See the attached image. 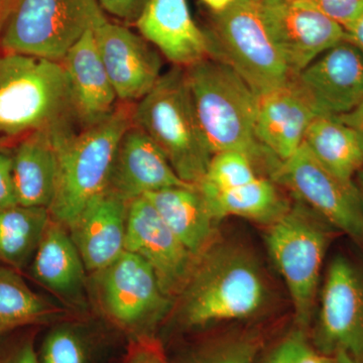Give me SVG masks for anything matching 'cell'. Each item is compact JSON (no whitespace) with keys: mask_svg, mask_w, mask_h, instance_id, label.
Wrapping results in <instances>:
<instances>
[{"mask_svg":"<svg viewBox=\"0 0 363 363\" xmlns=\"http://www.w3.org/2000/svg\"><path fill=\"white\" fill-rule=\"evenodd\" d=\"M0 363H40L33 341L18 344L13 350L0 357Z\"/></svg>","mask_w":363,"mask_h":363,"instance_id":"36","label":"cell"},{"mask_svg":"<svg viewBox=\"0 0 363 363\" xmlns=\"http://www.w3.org/2000/svg\"><path fill=\"white\" fill-rule=\"evenodd\" d=\"M201 194L216 223L236 216L269 225L291 206L279 185L264 176L227 190Z\"/></svg>","mask_w":363,"mask_h":363,"instance_id":"24","label":"cell"},{"mask_svg":"<svg viewBox=\"0 0 363 363\" xmlns=\"http://www.w3.org/2000/svg\"><path fill=\"white\" fill-rule=\"evenodd\" d=\"M130 201L105 189L67 227L87 272L102 271L125 252Z\"/></svg>","mask_w":363,"mask_h":363,"instance_id":"16","label":"cell"},{"mask_svg":"<svg viewBox=\"0 0 363 363\" xmlns=\"http://www.w3.org/2000/svg\"><path fill=\"white\" fill-rule=\"evenodd\" d=\"M303 340L304 336L301 332L292 334L272 351L264 363H294Z\"/></svg>","mask_w":363,"mask_h":363,"instance_id":"35","label":"cell"},{"mask_svg":"<svg viewBox=\"0 0 363 363\" xmlns=\"http://www.w3.org/2000/svg\"><path fill=\"white\" fill-rule=\"evenodd\" d=\"M93 30L86 32L60 61L68 80L74 116L80 130L104 121L119 104Z\"/></svg>","mask_w":363,"mask_h":363,"instance_id":"19","label":"cell"},{"mask_svg":"<svg viewBox=\"0 0 363 363\" xmlns=\"http://www.w3.org/2000/svg\"><path fill=\"white\" fill-rule=\"evenodd\" d=\"M40 363H87L84 341L71 327L52 329L43 343Z\"/></svg>","mask_w":363,"mask_h":363,"instance_id":"29","label":"cell"},{"mask_svg":"<svg viewBox=\"0 0 363 363\" xmlns=\"http://www.w3.org/2000/svg\"><path fill=\"white\" fill-rule=\"evenodd\" d=\"M18 205L13 179V157L9 147L0 149V209Z\"/></svg>","mask_w":363,"mask_h":363,"instance_id":"33","label":"cell"},{"mask_svg":"<svg viewBox=\"0 0 363 363\" xmlns=\"http://www.w3.org/2000/svg\"><path fill=\"white\" fill-rule=\"evenodd\" d=\"M315 342L325 354L343 352L363 363V274L345 257L327 271Z\"/></svg>","mask_w":363,"mask_h":363,"instance_id":"12","label":"cell"},{"mask_svg":"<svg viewBox=\"0 0 363 363\" xmlns=\"http://www.w3.org/2000/svg\"><path fill=\"white\" fill-rule=\"evenodd\" d=\"M105 21L98 0H16L0 49L60 62L86 32Z\"/></svg>","mask_w":363,"mask_h":363,"instance_id":"8","label":"cell"},{"mask_svg":"<svg viewBox=\"0 0 363 363\" xmlns=\"http://www.w3.org/2000/svg\"><path fill=\"white\" fill-rule=\"evenodd\" d=\"M346 32V40L357 48L363 56V14Z\"/></svg>","mask_w":363,"mask_h":363,"instance_id":"39","label":"cell"},{"mask_svg":"<svg viewBox=\"0 0 363 363\" xmlns=\"http://www.w3.org/2000/svg\"><path fill=\"white\" fill-rule=\"evenodd\" d=\"M9 143H11V140L0 138V149H2V147H7V145H9Z\"/></svg>","mask_w":363,"mask_h":363,"instance_id":"44","label":"cell"},{"mask_svg":"<svg viewBox=\"0 0 363 363\" xmlns=\"http://www.w3.org/2000/svg\"><path fill=\"white\" fill-rule=\"evenodd\" d=\"M147 0H98L102 11L123 21H135Z\"/></svg>","mask_w":363,"mask_h":363,"instance_id":"34","label":"cell"},{"mask_svg":"<svg viewBox=\"0 0 363 363\" xmlns=\"http://www.w3.org/2000/svg\"><path fill=\"white\" fill-rule=\"evenodd\" d=\"M184 69L196 116L213 156L223 152L247 155L259 173L271 179L281 162L255 135L257 95L219 60L206 58Z\"/></svg>","mask_w":363,"mask_h":363,"instance_id":"1","label":"cell"},{"mask_svg":"<svg viewBox=\"0 0 363 363\" xmlns=\"http://www.w3.org/2000/svg\"><path fill=\"white\" fill-rule=\"evenodd\" d=\"M210 58L233 69L257 95L285 84L292 73L267 33L255 0H234L212 13L205 30Z\"/></svg>","mask_w":363,"mask_h":363,"instance_id":"6","label":"cell"},{"mask_svg":"<svg viewBox=\"0 0 363 363\" xmlns=\"http://www.w3.org/2000/svg\"><path fill=\"white\" fill-rule=\"evenodd\" d=\"M262 176L247 155L238 152L215 154L197 187L203 194L243 185Z\"/></svg>","mask_w":363,"mask_h":363,"instance_id":"28","label":"cell"},{"mask_svg":"<svg viewBox=\"0 0 363 363\" xmlns=\"http://www.w3.org/2000/svg\"><path fill=\"white\" fill-rule=\"evenodd\" d=\"M98 52L119 102L143 99L162 76V58L145 38L105 21L94 28Z\"/></svg>","mask_w":363,"mask_h":363,"instance_id":"15","label":"cell"},{"mask_svg":"<svg viewBox=\"0 0 363 363\" xmlns=\"http://www.w3.org/2000/svg\"><path fill=\"white\" fill-rule=\"evenodd\" d=\"M335 363H359L357 360L353 359L350 355L346 353L339 352L335 354Z\"/></svg>","mask_w":363,"mask_h":363,"instance_id":"42","label":"cell"},{"mask_svg":"<svg viewBox=\"0 0 363 363\" xmlns=\"http://www.w3.org/2000/svg\"><path fill=\"white\" fill-rule=\"evenodd\" d=\"M133 121L156 143L181 180L200 183L213 154L196 116L183 67L162 74L133 105Z\"/></svg>","mask_w":363,"mask_h":363,"instance_id":"5","label":"cell"},{"mask_svg":"<svg viewBox=\"0 0 363 363\" xmlns=\"http://www.w3.org/2000/svg\"><path fill=\"white\" fill-rule=\"evenodd\" d=\"M267 33L294 76L346 40L345 30L311 0L257 2Z\"/></svg>","mask_w":363,"mask_h":363,"instance_id":"11","label":"cell"},{"mask_svg":"<svg viewBox=\"0 0 363 363\" xmlns=\"http://www.w3.org/2000/svg\"><path fill=\"white\" fill-rule=\"evenodd\" d=\"M178 298L181 323L195 328L257 315L267 304L269 290L250 252L214 241L198 257Z\"/></svg>","mask_w":363,"mask_h":363,"instance_id":"2","label":"cell"},{"mask_svg":"<svg viewBox=\"0 0 363 363\" xmlns=\"http://www.w3.org/2000/svg\"><path fill=\"white\" fill-rule=\"evenodd\" d=\"M98 304L109 319L138 336L168 313L171 298L162 292L152 267L138 255L124 252L102 271L95 272Z\"/></svg>","mask_w":363,"mask_h":363,"instance_id":"10","label":"cell"},{"mask_svg":"<svg viewBox=\"0 0 363 363\" xmlns=\"http://www.w3.org/2000/svg\"><path fill=\"white\" fill-rule=\"evenodd\" d=\"M80 128L74 116L68 80L61 63L0 54V138L11 140L35 131Z\"/></svg>","mask_w":363,"mask_h":363,"instance_id":"3","label":"cell"},{"mask_svg":"<svg viewBox=\"0 0 363 363\" xmlns=\"http://www.w3.org/2000/svg\"><path fill=\"white\" fill-rule=\"evenodd\" d=\"M201 1L211 9L212 13H219L230 6L234 0H201Z\"/></svg>","mask_w":363,"mask_h":363,"instance_id":"41","label":"cell"},{"mask_svg":"<svg viewBox=\"0 0 363 363\" xmlns=\"http://www.w3.org/2000/svg\"><path fill=\"white\" fill-rule=\"evenodd\" d=\"M325 14L347 30L363 14V0H311Z\"/></svg>","mask_w":363,"mask_h":363,"instance_id":"31","label":"cell"},{"mask_svg":"<svg viewBox=\"0 0 363 363\" xmlns=\"http://www.w3.org/2000/svg\"><path fill=\"white\" fill-rule=\"evenodd\" d=\"M133 105L119 102L113 113L94 125L52 133L58 155V180L49 207L52 220L68 227L107 188L117 145L133 124Z\"/></svg>","mask_w":363,"mask_h":363,"instance_id":"4","label":"cell"},{"mask_svg":"<svg viewBox=\"0 0 363 363\" xmlns=\"http://www.w3.org/2000/svg\"><path fill=\"white\" fill-rule=\"evenodd\" d=\"M16 201L26 207L51 206L58 180V155L52 133L35 131L11 149Z\"/></svg>","mask_w":363,"mask_h":363,"instance_id":"21","label":"cell"},{"mask_svg":"<svg viewBox=\"0 0 363 363\" xmlns=\"http://www.w3.org/2000/svg\"><path fill=\"white\" fill-rule=\"evenodd\" d=\"M125 250L152 267L162 292L171 300L183 292L198 259L145 196L130 200L128 205Z\"/></svg>","mask_w":363,"mask_h":363,"instance_id":"13","label":"cell"},{"mask_svg":"<svg viewBox=\"0 0 363 363\" xmlns=\"http://www.w3.org/2000/svg\"><path fill=\"white\" fill-rule=\"evenodd\" d=\"M157 213L196 257L214 242L215 222L195 185L180 186L145 195Z\"/></svg>","mask_w":363,"mask_h":363,"instance_id":"23","label":"cell"},{"mask_svg":"<svg viewBox=\"0 0 363 363\" xmlns=\"http://www.w3.org/2000/svg\"><path fill=\"white\" fill-rule=\"evenodd\" d=\"M49 210L21 205L0 209V262L21 271L32 262L48 224Z\"/></svg>","mask_w":363,"mask_h":363,"instance_id":"26","label":"cell"},{"mask_svg":"<svg viewBox=\"0 0 363 363\" xmlns=\"http://www.w3.org/2000/svg\"><path fill=\"white\" fill-rule=\"evenodd\" d=\"M355 183H357L358 190H359L363 201V169L358 172L357 175V182H355Z\"/></svg>","mask_w":363,"mask_h":363,"instance_id":"43","label":"cell"},{"mask_svg":"<svg viewBox=\"0 0 363 363\" xmlns=\"http://www.w3.org/2000/svg\"><path fill=\"white\" fill-rule=\"evenodd\" d=\"M191 184L181 180L162 150L147 133L131 125L119 140L107 188L130 201L162 189Z\"/></svg>","mask_w":363,"mask_h":363,"instance_id":"17","label":"cell"},{"mask_svg":"<svg viewBox=\"0 0 363 363\" xmlns=\"http://www.w3.org/2000/svg\"><path fill=\"white\" fill-rule=\"evenodd\" d=\"M255 2L279 1V0H255Z\"/></svg>","mask_w":363,"mask_h":363,"instance_id":"45","label":"cell"},{"mask_svg":"<svg viewBox=\"0 0 363 363\" xmlns=\"http://www.w3.org/2000/svg\"><path fill=\"white\" fill-rule=\"evenodd\" d=\"M294 363H335V355L325 354L319 350H313L304 338L298 347Z\"/></svg>","mask_w":363,"mask_h":363,"instance_id":"37","label":"cell"},{"mask_svg":"<svg viewBox=\"0 0 363 363\" xmlns=\"http://www.w3.org/2000/svg\"><path fill=\"white\" fill-rule=\"evenodd\" d=\"M30 272L35 281L59 297L72 303L82 300L87 269L68 228L58 222L51 219L48 224Z\"/></svg>","mask_w":363,"mask_h":363,"instance_id":"22","label":"cell"},{"mask_svg":"<svg viewBox=\"0 0 363 363\" xmlns=\"http://www.w3.org/2000/svg\"><path fill=\"white\" fill-rule=\"evenodd\" d=\"M63 314V309L33 292L16 269L0 266V335Z\"/></svg>","mask_w":363,"mask_h":363,"instance_id":"27","label":"cell"},{"mask_svg":"<svg viewBox=\"0 0 363 363\" xmlns=\"http://www.w3.org/2000/svg\"><path fill=\"white\" fill-rule=\"evenodd\" d=\"M304 145L324 167L345 180H354L363 169L362 138L338 117L315 116Z\"/></svg>","mask_w":363,"mask_h":363,"instance_id":"25","label":"cell"},{"mask_svg":"<svg viewBox=\"0 0 363 363\" xmlns=\"http://www.w3.org/2000/svg\"><path fill=\"white\" fill-rule=\"evenodd\" d=\"M293 79L317 116H343L363 100L362 54L343 40Z\"/></svg>","mask_w":363,"mask_h":363,"instance_id":"14","label":"cell"},{"mask_svg":"<svg viewBox=\"0 0 363 363\" xmlns=\"http://www.w3.org/2000/svg\"><path fill=\"white\" fill-rule=\"evenodd\" d=\"M135 23L174 66L186 68L210 58L207 33L193 20L187 0H147Z\"/></svg>","mask_w":363,"mask_h":363,"instance_id":"18","label":"cell"},{"mask_svg":"<svg viewBox=\"0 0 363 363\" xmlns=\"http://www.w3.org/2000/svg\"><path fill=\"white\" fill-rule=\"evenodd\" d=\"M271 179L363 250V201L354 180L332 173L304 143L279 164Z\"/></svg>","mask_w":363,"mask_h":363,"instance_id":"9","label":"cell"},{"mask_svg":"<svg viewBox=\"0 0 363 363\" xmlns=\"http://www.w3.org/2000/svg\"><path fill=\"white\" fill-rule=\"evenodd\" d=\"M124 363H169L161 344L150 335L138 336L131 342Z\"/></svg>","mask_w":363,"mask_h":363,"instance_id":"32","label":"cell"},{"mask_svg":"<svg viewBox=\"0 0 363 363\" xmlns=\"http://www.w3.org/2000/svg\"><path fill=\"white\" fill-rule=\"evenodd\" d=\"M336 117H338L341 121L350 125L353 130H357L358 135L362 136L363 140V100L353 111Z\"/></svg>","mask_w":363,"mask_h":363,"instance_id":"38","label":"cell"},{"mask_svg":"<svg viewBox=\"0 0 363 363\" xmlns=\"http://www.w3.org/2000/svg\"><path fill=\"white\" fill-rule=\"evenodd\" d=\"M259 348V338L245 336L203 348L184 363H255Z\"/></svg>","mask_w":363,"mask_h":363,"instance_id":"30","label":"cell"},{"mask_svg":"<svg viewBox=\"0 0 363 363\" xmlns=\"http://www.w3.org/2000/svg\"><path fill=\"white\" fill-rule=\"evenodd\" d=\"M16 0H0V40Z\"/></svg>","mask_w":363,"mask_h":363,"instance_id":"40","label":"cell"},{"mask_svg":"<svg viewBox=\"0 0 363 363\" xmlns=\"http://www.w3.org/2000/svg\"><path fill=\"white\" fill-rule=\"evenodd\" d=\"M316 116L292 78L257 95L255 135L279 161H286L302 147Z\"/></svg>","mask_w":363,"mask_h":363,"instance_id":"20","label":"cell"},{"mask_svg":"<svg viewBox=\"0 0 363 363\" xmlns=\"http://www.w3.org/2000/svg\"><path fill=\"white\" fill-rule=\"evenodd\" d=\"M321 217L296 201L267 225V245L290 292L298 323L311 320L330 228Z\"/></svg>","mask_w":363,"mask_h":363,"instance_id":"7","label":"cell"}]
</instances>
